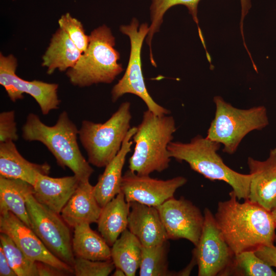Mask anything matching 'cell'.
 Segmentation results:
<instances>
[{"label": "cell", "mask_w": 276, "mask_h": 276, "mask_svg": "<svg viewBox=\"0 0 276 276\" xmlns=\"http://www.w3.org/2000/svg\"><path fill=\"white\" fill-rule=\"evenodd\" d=\"M15 113L13 110L3 111L0 113V143L17 141Z\"/></svg>", "instance_id": "32"}, {"label": "cell", "mask_w": 276, "mask_h": 276, "mask_svg": "<svg viewBox=\"0 0 276 276\" xmlns=\"http://www.w3.org/2000/svg\"><path fill=\"white\" fill-rule=\"evenodd\" d=\"M128 228L143 246L160 244L168 238L156 207L137 202H130Z\"/></svg>", "instance_id": "16"}, {"label": "cell", "mask_w": 276, "mask_h": 276, "mask_svg": "<svg viewBox=\"0 0 276 276\" xmlns=\"http://www.w3.org/2000/svg\"><path fill=\"white\" fill-rule=\"evenodd\" d=\"M176 130L172 116H158L148 109L145 111L132 137L135 147L128 160L129 170L140 175H149L167 169L171 158L168 146Z\"/></svg>", "instance_id": "3"}, {"label": "cell", "mask_w": 276, "mask_h": 276, "mask_svg": "<svg viewBox=\"0 0 276 276\" xmlns=\"http://www.w3.org/2000/svg\"><path fill=\"white\" fill-rule=\"evenodd\" d=\"M220 144L197 135L188 143L171 142L168 150L171 158L185 161L194 171L211 180L225 182L240 200L248 199L250 174L236 172L227 165L217 153Z\"/></svg>", "instance_id": "4"}, {"label": "cell", "mask_w": 276, "mask_h": 276, "mask_svg": "<svg viewBox=\"0 0 276 276\" xmlns=\"http://www.w3.org/2000/svg\"><path fill=\"white\" fill-rule=\"evenodd\" d=\"M271 213L274 218L275 223H276V206L275 208L271 211Z\"/></svg>", "instance_id": "37"}, {"label": "cell", "mask_w": 276, "mask_h": 276, "mask_svg": "<svg viewBox=\"0 0 276 276\" xmlns=\"http://www.w3.org/2000/svg\"><path fill=\"white\" fill-rule=\"evenodd\" d=\"M72 248L75 258L93 261L111 260V248L104 239L84 223L74 227Z\"/></svg>", "instance_id": "24"}, {"label": "cell", "mask_w": 276, "mask_h": 276, "mask_svg": "<svg viewBox=\"0 0 276 276\" xmlns=\"http://www.w3.org/2000/svg\"><path fill=\"white\" fill-rule=\"evenodd\" d=\"M115 268L111 259L93 261L75 258L73 265L74 274L76 276H107Z\"/></svg>", "instance_id": "31"}, {"label": "cell", "mask_w": 276, "mask_h": 276, "mask_svg": "<svg viewBox=\"0 0 276 276\" xmlns=\"http://www.w3.org/2000/svg\"><path fill=\"white\" fill-rule=\"evenodd\" d=\"M255 252L267 265L276 267V246L274 244L261 246Z\"/></svg>", "instance_id": "33"}, {"label": "cell", "mask_w": 276, "mask_h": 276, "mask_svg": "<svg viewBox=\"0 0 276 276\" xmlns=\"http://www.w3.org/2000/svg\"><path fill=\"white\" fill-rule=\"evenodd\" d=\"M0 246L17 276H38L36 262L27 257L7 235L1 233Z\"/></svg>", "instance_id": "29"}, {"label": "cell", "mask_w": 276, "mask_h": 276, "mask_svg": "<svg viewBox=\"0 0 276 276\" xmlns=\"http://www.w3.org/2000/svg\"><path fill=\"white\" fill-rule=\"evenodd\" d=\"M129 212V203L122 191L102 208L98 228L110 246L127 229Z\"/></svg>", "instance_id": "21"}, {"label": "cell", "mask_w": 276, "mask_h": 276, "mask_svg": "<svg viewBox=\"0 0 276 276\" xmlns=\"http://www.w3.org/2000/svg\"><path fill=\"white\" fill-rule=\"evenodd\" d=\"M33 192L30 183L0 176V214L11 212L31 228L26 202L28 196Z\"/></svg>", "instance_id": "23"}, {"label": "cell", "mask_w": 276, "mask_h": 276, "mask_svg": "<svg viewBox=\"0 0 276 276\" xmlns=\"http://www.w3.org/2000/svg\"><path fill=\"white\" fill-rule=\"evenodd\" d=\"M80 182L75 175L54 178L40 174L33 186V195L39 203L60 214Z\"/></svg>", "instance_id": "18"}, {"label": "cell", "mask_w": 276, "mask_h": 276, "mask_svg": "<svg viewBox=\"0 0 276 276\" xmlns=\"http://www.w3.org/2000/svg\"><path fill=\"white\" fill-rule=\"evenodd\" d=\"M215 117L208 130L206 138L223 146V151L234 154L243 139L250 132L267 126L266 108L260 105L248 109L234 107L220 96L214 98Z\"/></svg>", "instance_id": "7"}, {"label": "cell", "mask_w": 276, "mask_h": 276, "mask_svg": "<svg viewBox=\"0 0 276 276\" xmlns=\"http://www.w3.org/2000/svg\"><path fill=\"white\" fill-rule=\"evenodd\" d=\"M187 182V178L181 176L163 180L128 170L123 175L121 189L128 202L135 201L156 208L173 197L176 191Z\"/></svg>", "instance_id": "13"}, {"label": "cell", "mask_w": 276, "mask_h": 276, "mask_svg": "<svg viewBox=\"0 0 276 276\" xmlns=\"http://www.w3.org/2000/svg\"><path fill=\"white\" fill-rule=\"evenodd\" d=\"M113 276H125L126 275L124 271L120 268L116 267L112 274Z\"/></svg>", "instance_id": "36"}, {"label": "cell", "mask_w": 276, "mask_h": 276, "mask_svg": "<svg viewBox=\"0 0 276 276\" xmlns=\"http://www.w3.org/2000/svg\"><path fill=\"white\" fill-rule=\"evenodd\" d=\"M120 30L129 37L130 53L125 73L112 88V101L115 102L126 94H132L140 97L148 109L155 114L168 115L170 111L155 102L149 94L143 75L141 53L143 41L149 32L148 24L143 23L139 27L138 20L134 18L130 25L121 26Z\"/></svg>", "instance_id": "8"}, {"label": "cell", "mask_w": 276, "mask_h": 276, "mask_svg": "<svg viewBox=\"0 0 276 276\" xmlns=\"http://www.w3.org/2000/svg\"><path fill=\"white\" fill-rule=\"evenodd\" d=\"M59 28L68 35L77 48L83 53L89 42V35L85 33L82 23L69 13L61 15L58 20Z\"/></svg>", "instance_id": "30"}, {"label": "cell", "mask_w": 276, "mask_h": 276, "mask_svg": "<svg viewBox=\"0 0 276 276\" xmlns=\"http://www.w3.org/2000/svg\"><path fill=\"white\" fill-rule=\"evenodd\" d=\"M31 228L54 256L73 268L75 257L68 225L62 217L39 203L33 193L27 198Z\"/></svg>", "instance_id": "9"}, {"label": "cell", "mask_w": 276, "mask_h": 276, "mask_svg": "<svg viewBox=\"0 0 276 276\" xmlns=\"http://www.w3.org/2000/svg\"><path fill=\"white\" fill-rule=\"evenodd\" d=\"M82 54L66 33L59 28L42 56V66L47 68L49 75L56 70L64 72L74 67Z\"/></svg>", "instance_id": "22"}, {"label": "cell", "mask_w": 276, "mask_h": 276, "mask_svg": "<svg viewBox=\"0 0 276 276\" xmlns=\"http://www.w3.org/2000/svg\"><path fill=\"white\" fill-rule=\"evenodd\" d=\"M38 276H64L70 275L67 272L50 264L36 262Z\"/></svg>", "instance_id": "34"}, {"label": "cell", "mask_w": 276, "mask_h": 276, "mask_svg": "<svg viewBox=\"0 0 276 276\" xmlns=\"http://www.w3.org/2000/svg\"><path fill=\"white\" fill-rule=\"evenodd\" d=\"M102 208L97 202L94 186L89 181L80 182L62 209L61 216L70 227L97 223Z\"/></svg>", "instance_id": "20"}, {"label": "cell", "mask_w": 276, "mask_h": 276, "mask_svg": "<svg viewBox=\"0 0 276 276\" xmlns=\"http://www.w3.org/2000/svg\"><path fill=\"white\" fill-rule=\"evenodd\" d=\"M114 45L115 38L106 25L91 31L86 50L75 66L66 71L71 84L83 87L113 81L123 71L122 64L118 62L120 54Z\"/></svg>", "instance_id": "5"}, {"label": "cell", "mask_w": 276, "mask_h": 276, "mask_svg": "<svg viewBox=\"0 0 276 276\" xmlns=\"http://www.w3.org/2000/svg\"><path fill=\"white\" fill-rule=\"evenodd\" d=\"M204 223L193 256L198 276L229 275L235 254L232 251L209 208L203 212Z\"/></svg>", "instance_id": "10"}, {"label": "cell", "mask_w": 276, "mask_h": 276, "mask_svg": "<svg viewBox=\"0 0 276 276\" xmlns=\"http://www.w3.org/2000/svg\"><path fill=\"white\" fill-rule=\"evenodd\" d=\"M142 249L138 239L126 229L112 246L111 260L116 267L124 271L126 276H134L140 268Z\"/></svg>", "instance_id": "25"}, {"label": "cell", "mask_w": 276, "mask_h": 276, "mask_svg": "<svg viewBox=\"0 0 276 276\" xmlns=\"http://www.w3.org/2000/svg\"><path fill=\"white\" fill-rule=\"evenodd\" d=\"M247 165L252 177L246 200L271 212L276 206V148L265 160L249 157Z\"/></svg>", "instance_id": "15"}, {"label": "cell", "mask_w": 276, "mask_h": 276, "mask_svg": "<svg viewBox=\"0 0 276 276\" xmlns=\"http://www.w3.org/2000/svg\"><path fill=\"white\" fill-rule=\"evenodd\" d=\"M229 196L218 202L214 217L234 253L274 244L276 223L271 212L248 200L240 203L233 190Z\"/></svg>", "instance_id": "1"}, {"label": "cell", "mask_w": 276, "mask_h": 276, "mask_svg": "<svg viewBox=\"0 0 276 276\" xmlns=\"http://www.w3.org/2000/svg\"><path fill=\"white\" fill-rule=\"evenodd\" d=\"M131 104L126 101L104 123L82 121L79 138L89 164L103 168L113 159L131 128Z\"/></svg>", "instance_id": "6"}, {"label": "cell", "mask_w": 276, "mask_h": 276, "mask_svg": "<svg viewBox=\"0 0 276 276\" xmlns=\"http://www.w3.org/2000/svg\"><path fill=\"white\" fill-rule=\"evenodd\" d=\"M0 275L17 276L11 267L2 248L0 246Z\"/></svg>", "instance_id": "35"}, {"label": "cell", "mask_w": 276, "mask_h": 276, "mask_svg": "<svg viewBox=\"0 0 276 276\" xmlns=\"http://www.w3.org/2000/svg\"><path fill=\"white\" fill-rule=\"evenodd\" d=\"M16 58L12 54L7 56L0 53V84L13 102L24 98L27 94L37 103L42 113L47 115L59 108L60 100L57 94L58 84L40 80L28 81L16 74Z\"/></svg>", "instance_id": "11"}, {"label": "cell", "mask_w": 276, "mask_h": 276, "mask_svg": "<svg viewBox=\"0 0 276 276\" xmlns=\"http://www.w3.org/2000/svg\"><path fill=\"white\" fill-rule=\"evenodd\" d=\"M156 208L168 239H185L197 245L204 223V215L199 208L183 197H173Z\"/></svg>", "instance_id": "12"}, {"label": "cell", "mask_w": 276, "mask_h": 276, "mask_svg": "<svg viewBox=\"0 0 276 276\" xmlns=\"http://www.w3.org/2000/svg\"><path fill=\"white\" fill-rule=\"evenodd\" d=\"M136 131V126L131 127L128 132L121 148L113 159L105 167L94 186V193L99 205L103 208L121 191L122 170L127 154L130 152L131 140Z\"/></svg>", "instance_id": "17"}, {"label": "cell", "mask_w": 276, "mask_h": 276, "mask_svg": "<svg viewBox=\"0 0 276 276\" xmlns=\"http://www.w3.org/2000/svg\"><path fill=\"white\" fill-rule=\"evenodd\" d=\"M275 242L276 243V239H275Z\"/></svg>", "instance_id": "38"}, {"label": "cell", "mask_w": 276, "mask_h": 276, "mask_svg": "<svg viewBox=\"0 0 276 276\" xmlns=\"http://www.w3.org/2000/svg\"><path fill=\"white\" fill-rule=\"evenodd\" d=\"M229 275L276 276V272L255 251L247 250L235 255Z\"/></svg>", "instance_id": "28"}, {"label": "cell", "mask_w": 276, "mask_h": 276, "mask_svg": "<svg viewBox=\"0 0 276 276\" xmlns=\"http://www.w3.org/2000/svg\"><path fill=\"white\" fill-rule=\"evenodd\" d=\"M169 251L168 240L151 247L142 246L139 268L140 276H172L175 271L168 268V255Z\"/></svg>", "instance_id": "27"}, {"label": "cell", "mask_w": 276, "mask_h": 276, "mask_svg": "<svg viewBox=\"0 0 276 276\" xmlns=\"http://www.w3.org/2000/svg\"><path fill=\"white\" fill-rule=\"evenodd\" d=\"M200 0H152L150 8L151 24L146 38V43L151 49V41L154 34L159 31L163 17L166 12L172 7L177 5L185 6L192 16L195 22L197 24L200 37L203 45L204 39L198 27L197 18L198 4ZM241 5V30L243 29V20L251 7L250 0H240Z\"/></svg>", "instance_id": "26"}, {"label": "cell", "mask_w": 276, "mask_h": 276, "mask_svg": "<svg viewBox=\"0 0 276 276\" xmlns=\"http://www.w3.org/2000/svg\"><path fill=\"white\" fill-rule=\"evenodd\" d=\"M21 136L27 141L43 144L59 166L69 168L80 182L89 181L94 170L80 150L79 129L66 111L60 113L53 126L45 124L36 114L29 113L21 128Z\"/></svg>", "instance_id": "2"}, {"label": "cell", "mask_w": 276, "mask_h": 276, "mask_svg": "<svg viewBox=\"0 0 276 276\" xmlns=\"http://www.w3.org/2000/svg\"><path fill=\"white\" fill-rule=\"evenodd\" d=\"M0 232L9 236L30 260L74 274L73 268L51 252L33 230L12 212L1 214Z\"/></svg>", "instance_id": "14"}, {"label": "cell", "mask_w": 276, "mask_h": 276, "mask_svg": "<svg viewBox=\"0 0 276 276\" xmlns=\"http://www.w3.org/2000/svg\"><path fill=\"white\" fill-rule=\"evenodd\" d=\"M47 163L36 164L25 158L13 141L0 143V176L24 180L33 186L40 174L49 175Z\"/></svg>", "instance_id": "19"}]
</instances>
